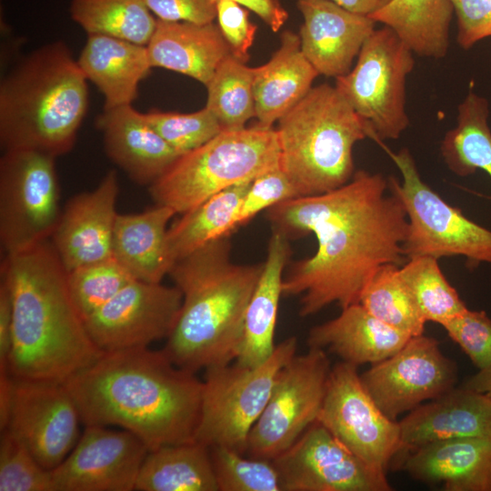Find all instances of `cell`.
Listing matches in <instances>:
<instances>
[{
    "instance_id": "1",
    "label": "cell",
    "mask_w": 491,
    "mask_h": 491,
    "mask_svg": "<svg viewBox=\"0 0 491 491\" xmlns=\"http://www.w3.org/2000/svg\"><path fill=\"white\" fill-rule=\"evenodd\" d=\"M266 217L273 231L289 239L309 233L316 238L315 254L295 263L283 280L284 296H302L301 316L333 303L341 308L359 303L379 267L406 261V210L379 173L356 171L342 186L281 202Z\"/></svg>"
},
{
    "instance_id": "2",
    "label": "cell",
    "mask_w": 491,
    "mask_h": 491,
    "mask_svg": "<svg viewBox=\"0 0 491 491\" xmlns=\"http://www.w3.org/2000/svg\"><path fill=\"white\" fill-rule=\"evenodd\" d=\"M65 385L85 426H121L148 451L195 441L203 381L163 349L103 352Z\"/></svg>"
},
{
    "instance_id": "3",
    "label": "cell",
    "mask_w": 491,
    "mask_h": 491,
    "mask_svg": "<svg viewBox=\"0 0 491 491\" xmlns=\"http://www.w3.org/2000/svg\"><path fill=\"white\" fill-rule=\"evenodd\" d=\"M1 277L13 300L12 376L65 383L103 354L74 305L66 270L49 240L5 256Z\"/></svg>"
},
{
    "instance_id": "4",
    "label": "cell",
    "mask_w": 491,
    "mask_h": 491,
    "mask_svg": "<svg viewBox=\"0 0 491 491\" xmlns=\"http://www.w3.org/2000/svg\"><path fill=\"white\" fill-rule=\"evenodd\" d=\"M263 266L234 263L230 235L173 264L168 275L183 302L163 350L175 366L195 373L235 360L246 311Z\"/></svg>"
},
{
    "instance_id": "5",
    "label": "cell",
    "mask_w": 491,
    "mask_h": 491,
    "mask_svg": "<svg viewBox=\"0 0 491 491\" xmlns=\"http://www.w3.org/2000/svg\"><path fill=\"white\" fill-rule=\"evenodd\" d=\"M87 107V79L67 45L57 41L38 47L1 81V146L65 155Z\"/></svg>"
},
{
    "instance_id": "6",
    "label": "cell",
    "mask_w": 491,
    "mask_h": 491,
    "mask_svg": "<svg viewBox=\"0 0 491 491\" xmlns=\"http://www.w3.org/2000/svg\"><path fill=\"white\" fill-rule=\"evenodd\" d=\"M280 168L299 196L329 192L355 174L353 149L369 126L336 87L321 84L278 121Z\"/></svg>"
},
{
    "instance_id": "7",
    "label": "cell",
    "mask_w": 491,
    "mask_h": 491,
    "mask_svg": "<svg viewBox=\"0 0 491 491\" xmlns=\"http://www.w3.org/2000/svg\"><path fill=\"white\" fill-rule=\"evenodd\" d=\"M279 162L276 128L256 124L221 131L198 148L178 156L149 185V193L156 205L182 215L221 191L279 167Z\"/></svg>"
},
{
    "instance_id": "8",
    "label": "cell",
    "mask_w": 491,
    "mask_h": 491,
    "mask_svg": "<svg viewBox=\"0 0 491 491\" xmlns=\"http://www.w3.org/2000/svg\"><path fill=\"white\" fill-rule=\"evenodd\" d=\"M296 349L297 339L291 336L276 345L272 356L257 366L234 361L205 369L195 441L245 455L249 433L269 400L276 377Z\"/></svg>"
},
{
    "instance_id": "9",
    "label": "cell",
    "mask_w": 491,
    "mask_h": 491,
    "mask_svg": "<svg viewBox=\"0 0 491 491\" xmlns=\"http://www.w3.org/2000/svg\"><path fill=\"white\" fill-rule=\"evenodd\" d=\"M402 175L400 183L388 178L390 190L400 199L408 220L403 249L407 259H436L461 256L473 266L491 264V230L467 218L459 208L447 204L421 178L407 148L395 153L374 137Z\"/></svg>"
},
{
    "instance_id": "10",
    "label": "cell",
    "mask_w": 491,
    "mask_h": 491,
    "mask_svg": "<svg viewBox=\"0 0 491 491\" xmlns=\"http://www.w3.org/2000/svg\"><path fill=\"white\" fill-rule=\"evenodd\" d=\"M414 66V52L384 25L366 40L354 68L336 78V89L370 127L371 139H397L408 127L406 85Z\"/></svg>"
},
{
    "instance_id": "11",
    "label": "cell",
    "mask_w": 491,
    "mask_h": 491,
    "mask_svg": "<svg viewBox=\"0 0 491 491\" xmlns=\"http://www.w3.org/2000/svg\"><path fill=\"white\" fill-rule=\"evenodd\" d=\"M55 158L28 149L0 159V242L5 256L51 238L62 210Z\"/></svg>"
},
{
    "instance_id": "12",
    "label": "cell",
    "mask_w": 491,
    "mask_h": 491,
    "mask_svg": "<svg viewBox=\"0 0 491 491\" xmlns=\"http://www.w3.org/2000/svg\"><path fill=\"white\" fill-rule=\"evenodd\" d=\"M77 406L65 383L0 376V427L20 439L45 468L56 467L78 441Z\"/></svg>"
},
{
    "instance_id": "13",
    "label": "cell",
    "mask_w": 491,
    "mask_h": 491,
    "mask_svg": "<svg viewBox=\"0 0 491 491\" xmlns=\"http://www.w3.org/2000/svg\"><path fill=\"white\" fill-rule=\"evenodd\" d=\"M331 368L324 349L309 347L279 370L269 400L249 433L248 456L273 460L317 421Z\"/></svg>"
},
{
    "instance_id": "14",
    "label": "cell",
    "mask_w": 491,
    "mask_h": 491,
    "mask_svg": "<svg viewBox=\"0 0 491 491\" xmlns=\"http://www.w3.org/2000/svg\"><path fill=\"white\" fill-rule=\"evenodd\" d=\"M317 421L377 471L386 473L402 450L399 421L380 410L355 365L342 361L331 368Z\"/></svg>"
},
{
    "instance_id": "15",
    "label": "cell",
    "mask_w": 491,
    "mask_h": 491,
    "mask_svg": "<svg viewBox=\"0 0 491 491\" xmlns=\"http://www.w3.org/2000/svg\"><path fill=\"white\" fill-rule=\"evenodd\" d=\"M361 381L380 410L390 419L411 412L455 387L457 366L424 335L411 337L391 356L371 365Z\"/></svg>"
},
{
    "instance_id": "16",
    "label": "cell",
    "mask_w": 491,
    "mask_h": 491,
    "mask_svg": "<svg viewBox=\"0 0 491 491\" xmlns=\"http://www.w3.org/2000/svg\"><path fill=\"white\" fill-rule=\"evenodd\" d=\"M182 302V292L175 286L135 279L84 323L103 352L147 347L169 336Z\"/></svg>"
},
{
    "instance_id": "17",
    "label": "cell",
    "mask_w": 491,
    "mask_h": 491,
    "mask_svg": "<svg viewBox=\"0 0 491 491\" xmlns=\"http://www.w3.org/2000/svg\"><path fill=\"white\" fill-rule=\"evenodd\" d=\"M273 463L283 491H390L386 473L369 466L318 421Z\"/></svg>"
},
{
    "instance_id": "18",
    "label": "cell",
    "mask_w": 491,
    "mask_h": 491,
    "mask_svg": "<svg viewBox=\"0 0 491 491\" xmlns=\"http://www.w3.org/2000/svg\"><path fill=\"white\" fill-rule=\"evenodd\" d=\"M148 452L127 430L85 426L69 455L51 469L54 491H131Z\"/></svg>"
},
{
    "instance_id": "19",
    "label": "cell",
    "mask_w": 491,
    "mask_h": 491,
    "mask_svg": "<svg viewBox=\"0 0 491 491\" xmlns=\"http://www.w3.org/2000/svg\"><path fill=\"white\" fill-rule=\"evenodd\" d=\"M117 194V175L110 170L95 189L74 196L62 210L50 242L66 272L113 256Z\"/></svg>"
},
{
    "instance_id": "20",
    "label": "cell",
    "mask_w": 491,
    "mask_h": 491,
    "mask_svg": "<svg viewBox=\"0 0 491 491\" xmlns=\"http://www.w3.org/2000/svg\"><path fill=\"white\" fill-rule=\"evenodd\" d=\"M296 5L303 16L298 35L305 56L319 75L347 74L376 22L329 0H297Z\"/></svg>"
},
{
    "instance_id": "21",
    "label": "cell",
    "mask_w": 491,
    "mask_h": 491,
    "mask_svg": "<svg viewBox=\"0 0 491 491\" xmlns=\"http://www.w3.org/2000/svg\"><path fill=\"white\" fill-rule=\"evenodd\" d=\"M397 470L446 491H491V439L461 437L425 443L400 452Z\"/></svg>"
},
{
    "instance_id": "22",
    "label": "cell",
    "mask_w": 491,
    "mask_h": 491,
    "mask_svg": "<svg viewBox=\"0 0 491 491\" xmlns=\"http://www.w3.org/2000/svg\"><path fill=\"white\" fill-rule=\"evenodd\" d=\"M96 126L107 156L139 185L153 184L180 156L132 105L104 110Z\"/></svg>"
},
{
    "instance_id": "23",
    "label": "cell",
    "mask_w": 491,
    "mask_h": 491,
    "mask_svg": "<svg viewBox=\"0 0 491 491\" xmlns=\"http://www.w3.org/2000/svg\"><path fill=\"white\" fill-rule=\"evenodd\" d=\"M402 450L461 437L491 439V398L462 386L422 404L399 421Z\"/></svg>"
},
{
    "instance_id": "24",
    "label": "cell",
    "mask_w": 491,
    "mask_h": 491,
    "mask_svg": "<svg viewBox=\"0 0 491 491\" xmlns=\"http://www.w3.org/2000/svg\"><path fill=\"white\" fill-rule=\"evenodd\" d=\"M341 309L338 316L310 329L309 347L327 348L357 366L391 356L411 338L375 317L360 303Z\"/></svg>"
},
{
    "instance_id": "25",
    "label": "cell",
    "mask_w": 491,
    "mask_h": 491,
    "mask_svg": "<svg viewBox=\"0 0 491 491\" xmlns=\"http://www.w3.org/2000/svg\"><path fill=\"white\" fill-rule=\"evenodd\" d=\"M76 61L103 95L104 110L132 105L153 68L146 45L104 35H88Z\"/></svg>"
},
{
    "instance_id": "26",
    "label": "cell",
    "mask_w": 491,
    "mask_h": 491,
    "mask_svg": "<svg viewBox=\"0 0 491 491\" xmlns=\"http://www.w3.org/2000/svg\"><path fill=\"white\" fill-rule=\"evenodd\" d=\"M153 67H162L206 85L229 47L214 22L194 24L157 19L146 45Z\"/></svg>"
},
{
    "instance_id": "27",
    "label": "cell",
    "mask_w": 491,
    "mask_h": 491,
    "mask_svg": "<svg viewBox=\"0 0 491 491\" xmlns=\"http://www.w3.org/2000/svg\"><path fill=\"white\" fill-rule=\"evenodd\" d=\"M318 75L302 52L299 35L283 31L278 49L266 64L254 67L256 124L273 127L304 98Z\"/></svg>"
},
{
    "instance_id": "28",
    "label": "cell",
    "mask_w": 491,
    "mask_h": 491,
    "mask_svg": "<svg viewBox=\"0 0 491 491\" xmlns=\"http://www.w3.org/2000/svg\"><path fill=\"white\" fill-rule=\"evenodd\" d=\"M291 255L289 238L273 231L263 270L248 303L237 356L239 365L257 366L274 353L284 270Z\"/></svg>"
},
{
    "instance_id": "29",
    "label": "cell",
    "mask_w": 491,
    "mask_h": 491,
    "mask_svg": "<svg viewBox=\"0 0 491 491\" xmlns=\"http://www.w3.org/2000/svg\"><path fill=\"white\" fill-rule=\"evenodd\" d=\"M175 212L165 205L138 214H118L112 252L135 280L161 283L172 266L166 246L167 225Z\"/></svg>"
},
{
    "instance_id": "30",
    "label": "cell",
    "mask_w": 491,
    "mask_h": 491,
    "mask_svg": "<svg viewBox=\"0 0 491 491\" xmlns=\"http://www.w3.org/2000/svg\"><path fill=\"white\" fill-rule=\"evenodd\" d=\"M135 490L218 491L210 448L192 441L148 451Z\"/></svg>"
},
{
    "instance_id": "31",
    "label": "cell",
    "mask_w": 491,
    "mask_h": 491,
    "mask_svg": "<svg viewBox=\"0 0 491 491\" xmlns=\"http://www.w3.org/2000/svg\"><path fill=\"white\" fill-rule=\"evenodd\" d=\"M453 15L449 0H392L370 17L391 28L415 55L438 59L449 47Z\"/></svg>"
},
{
    "instance_id": "32",
    "label": "cell",
    "mask_w": 491,
    "mask_h": 491,
    "mask_svg": "<svg viewBox=\"0 0 491 491\" xmlns=\"http://www.w3.org/2000/svg\"><path fill=\"white\" fill-rule=\"evenodd\" d=\"M252 182V181H251ZM251 182L231 186L194 209L182 214L167 229L166 246L171 265L209 242L230 235L241 202Z\"/></svg>"
},
{
    "instance_id": "33",
    "label": "cell",
    "mask_w": 491,
    "mask_h": 491,
    "mask_svg": "<svg viewBox=\"0 0 491 491\" xmlns=\"http://www.w3.org/2000/svg\"><path fill=\"white\" fill-rule=\"evenodd\" d=\"M486 98L470 90L457 106L456 123L441 144L440 153L447 168L467 176L477 170L491 176V129Z\"/></svg>"
},
{
    "instance_id": "34",
    "label": "cell",
    "mask_w": 491,
    "mask_h": 491,
    "mask_svg": "<svg viewBox=\"0 0 491 491\" xmlns=\"http://www.w3.org/2000/svg\"><path fill=\"white\" fill-rule=\"evenodd\" d=\"M71 18L87 35H104L146 45L157 19L144 0H72Z\"/></svg>"
},
{
    "instance_id": "35",
    "label": "cell",
    "mask_w": 491,
    "mask_h": 491,
    "mask_svg": "<svg viewBox=\"0 0 491 491\" xmlns=\"http://www.w3.org/2000/svg\"><path fill=\"white\" fill-rule=\"evenodd\" d=\"M254 67L229 54L207 83L205 107L217 119L222 131L240 130L256 117Z\"/></svg>"
},
{
    "instance_id": "36",
    "label": "cell",
    "mask_w": 491,
    "mask_h": 491,
    "mask_svg": "<svg viewBox=\"0 0 491 491\" xmlns=\"http://www.w3.org/2000/svg\"><path fill=\"white\" fill-rule=\"evenodd\" d=\"M400 266L379 267L365 286L359 303L375 317L411 337L424 335L426 320L399 275Z\"/></svg>"
},
{
    "instance_id": "37",
    "label": "cell",
    "mask_w": 491,
    "mask_h": 491,
    "mask_svg": "<svg viewBox=\"0 0 491 491\" xmlns=\"http://www.w3.org/2000/svg\"><path fill=\"white\" fill-rule=\"evenodd\" d=\"M437 260L430 256L407 259L400 266L399 275L426 322L443 326L467 307L445 277Z\"/></svg>"
},
{
    "instance_id": "38",
    "label": "cell",
    "mask_w": 491,
    "mask_h": 491,
    "mask_svg": "<svg viewBox=\"0 0 491 491\" xmlns=\"http://www.w3.org/2000/svg\"><path fill=\"white\" fill-rule=\"evenodd\" d=\"M67 286L85 321L135 280L114 256L66 272Z\"/></svg>"
},
{
    "instance_id": "39",
    "label": "cell",
    "mask_w": 491,
    "mask_h": 491,
    "mask_svg": "<svg viewBox=\"0 0 491 491\" xmlns=\"http://www.w3.org/2000/svg\"><path fill=\"white\" fill-rule=\"evenodd\" d=\"M209 448L218 491H283L272 460L246 457L222 446Z\"/></svg>"
},
{
    "instance_id": "40",
    "label": "cell",
    "mask_w": 491,
    "mask_h": 491,
    "mask_svg": "<svg viewBox=\"0 0 491 491\" xmlns=\"http://www.w3.org/2000/svg\"><path fill=\"white\" fill-rule=\"evenodd\" d=\"M157 134L182 155L203 145L222 128L207 107L192 113L151 110L144 113Z\"/></svg>"
},
{
    "instance_id": "41",
    "label": "cell",
    "mask_w": 491,
    "mask_h": 491,
    "mask_svg": "<svg viewBox=\"0 0 491 491\" xmlns=\"http://www.w3.org/2000/svg\"><path fill=\"white\" fill-rule=\"evenodd\" d=\"M0 491H54L51 470L5 429L0 438Z\"/></svg>"
},
{
    "instance_id": "42",
    "label": "cell",
    "mask_w": 491,
    "mask_h": 491,
    "mask_svg": "<svg viewBox=\"0 0 491 491\" xmlns=\"http://www.w3.org/2000/svg\"><path fill=\"white\" fill-rule=\"evenodd\" d=\"M442 326L479 370L491 367V318L485 311L467 308Z\"/></svg>"
},
{
    "instance_id": "43",
    "label": "cell",
    "mask_w": 491,
    "mask_h": 491,
    "mask_svg": "<svg viewBox=\"0 0 491 491\" xmlns=\"http://www.w3.org/2000/svg\"><path fill=\"white\" fill-rule=\"evenodd\" d=\"M298 197L293 184L279 167L254 179L241 202L235 228L244 225L258 213L288 199Z\"/></svg>"
},
{
    "instance_id": "44",
    "label": "cell",
    "mask_w": 491,
    "mask_h": 491,
    "mask_svg": "<svg viewBox=\"0 0 491 491\" xmlns=\"http://www.w3.org/2000/svg\"><path fill=\"white\" fill-rule=\"evenodd\" d=\"M216 19L231 55L246 63L257 28L249 20L248 9L231 0H217Z\"/></svg>"
},
{
    "instance_id": "45",
    "label": "cell",
    "mask_w": 491,
    "mask_h": 491,
    "mask_svg": "<svg viewBox=\"0 0 491 491\" xmlns=\"http://www.w3.org/2000/svg\"><path fill=\"white\" fill-rule=\"evenodd\" d=\"M456 16V42L469 49L491 36V0H449Z\"/></svg>"
},
{
    "instance_id": "46",
    "label": "cell",
    "mask_w": 491,
    "mask_h": 491,
    "mask_svg": "<svg viewBox=\"0 0 491 491\" xmlns=\"http://www.w3.org/2000/svg\"><path fill=\"white\" fill-rule=\"evenodd\" d=\"M156 19L209 24L216 18L215 0H144Z\"/></svg>"
},
{
    "instance_id": "47",
    "label": "cell",
    "mask_w": 491,
    "mask_h": 491,
    "mask_svg": "<svg viewBox=\"0 0 491 491\" xmlns=\"http://www.w3.org/2000/svg\"><path fill=\"white\" fill-rule=\"evenodd\" d=\"M13 336V300L5 278L0 283V371H8Z\"/></svg>"
},
{
    "instance_id": "48",
    "label": "cell",
    "mask_w": 491,
    "mask_h": 491,
    "mask_svg": "<svg viewBox=\"0 0 491 491\" xmlns=\"http://www.w3.org/2000/svg\"><path fill=\"white\" fill-rule=\"evenodd\" d=\"M217 1V0H215ZM257 15L273 32H278L289 14L280 0H231Z\"/></svg>"
},
{
    "instance_id": "49",
    "label": "cell",
    "mask_w": 491,
    "mask_h": 491,
    "mask_svg": "<svg viewBox=\"0 0 491 491\" xmlns=\"http://www.w3.org/2000/svg\"><path fill=\"white\" fill-rule=\"evenodd\" d=\"M342 8L365 16H372L392 0H329Z\"/></svg>"
},
{
    "instance_id": "50",
    "label": "cell",
    "mask_w": 491,
    "mask_h": 491,
    "mask_svg": "<svg viewBox=\"0 0 491 491\" xmlns=\"http://www.w3.org/2000/svg\"><path fill=\"white\" fill-rule=\"evenodd\" d=\"M462 386L483 393L491 398V367L479 370L467 378Z\"/></svg>"
}]
</instances>
